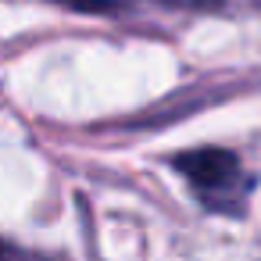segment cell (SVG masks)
Here are the masks:
<instances>
[{
  "mask_svg": "<svg viewBox=\"0 0 261 261\" xmlns=\"http://www.w3.org/2000/svg\"><path fill=\"white\" fill-rule=\"evenodd\" d=\"M179 175L193 186V193L207 204V207H232L243 200V168L236 161V154L222 150V147H197L175 158Z\"/></svg>",
  "mask_w": 261,
  "mask_h": 261,
  "instance_id": "cell-1",
  "label": "cell"
},
{
  "mask_svg": "<svg viewBox=\"0 0 261 261\" xmlns=\"http://www.w3.org/2000/svg\"><path fill=\"white\" fill-rule=\"evenodd\" d=\"M50 4H61L72 11H108V8H115V0H50Z\"/></svg>",
  "mask_w": 261,
  "mask_h": 261,
  "instance_id": "cell-2",
  "label": "cell"
},
{
  "mask_svg": "<svg viewBox=\"0 0 261 261\" xmlns=\"http://www.w3.org/2000/svg\"><path fill=\"white\" fill-rule=\"evenodd\" d=\"M165 8H179V11H215L222 8V0H161Z\"/></svg>",
  "mask_w": 261,
  "mask_h": 261,
  "instance_id": "cell-3",
  "label": "cell"
},
{
  "mask_svg": "<svg viewBox=\"0 0 261 261\" xmlns=\"http://www.w3.org/2000/svg\"><path fill=\"white\" fill-rule=\"evenodd\" d=\"M0 261H4V257H0Z\"/></svg>",
  "mask_w": 261,
  "mask_h": 261,
  "instance_id": "cell-4",
  "label": "cell"
}]
</instances>
